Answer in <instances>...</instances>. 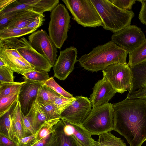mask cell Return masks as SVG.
Listing matches in <instances>:
<instances>
[{
  "label": "cell",
  "instance_id": "obj_1",
  "mask_svg": "<svg viewBox=\"0 0 146 146\" xmlns=\"http://www.w3.org/2000/svg\"><path fill=\"white\" fill-rule=\"evenodd\" d=\"M114 128L130 146H141L146 141V101L125 98L113 104Z\"/></svg>",
  "mask_w": 146,
  "mask_h": 146
},
{
  "label": "cell",
  "instance_id": "obj_2",
  "mask_svg": "<svg viewBox=\"0 0 146 146\" xmlns=\"http://www.w3.org/2000/svg\"><path fill=\"white\" fill-rule=\"evenodd\" d=\"M128 54L111 40L94 48L89 53L82 55L77 61L84 69L92 72H97L113 64H127Z\"/></svg>",
  "mask_w": 146,
  "mask_h": 146
},
{
  "label": "cell",
  "instance_id": "obj_3",
  "mask_svg": "<svg viewBox=\"0 0 146 146\" xmlns=\"http://www.w3.org/2000/svg\"><path fill=\"white\" fill-rule=\"evenodd\" d=\"M102 20L104 29L114 33L130 25L135 16L133 11L121 9L109 0H90Z\"/></svg>",
  "mask_w": 146,
  "mask_h": 146
},
{
  "label": "cell",
  "instance_id": "obj_4",
  "mask_svg": "<svg viewBox=\"0 0 146 146\" xmlns=\"http://www.w3.org/2000/svg\"><path fill=\"white\" fill-rule=\"evenodd\" d=\"M81 125L92 135L113 131V104L108 103L93 108Z\"/></svg>",
  "mask_w": 146,
  "mask_h": 146
},
{
  "label": "cell",
  "instance_id": "obj_5",
  "mask_svg": "<svg viewBox=\"0 0 146 146\" xmlns=\"http://www.w3.org/2000/svg\"><path fill=\"white\" fill-rule=\"evenodd\" d=\"M0 46L17 50L35 70L49 72L53 67L44 56L35 50L24 37L0 39Z\"/></svg>",
  "mask_w": 146,
  "mask_h": 146
},
{
  "label": "cell",
  "instance_id": "obj_6",
  "mask_svg": "<svg viewBox=\"0 0 146 146\" xmlns=\"http://www.w3.org/2000/svg\"><path fill=\"white\" fill-rule=\"evenodd\" d=\"M50 18L48 35L55 46L60 49L68 38L71 17L64 5L59 4L51 12Z\"/></svg>",
  "mask_w": 146,
  "mask_h": 146
},
{
  "label": "cell",
  "instance_id": "obj_7",
  "mask_svg": "<svg viewBox=\"0 0 146 146\" xmlns=\"http://www.w3.org/2000/svg\"><path fill=\"white\" fill-rule=\"evenodd\" d=\"M77 23L84 27L103 26L101 18L90 0H62Z\"/></svg>",
  "mask_w": 146,
  "mask_h": 146
},
{
  "label": "cell",
  "instance_id": "obj_8",
  "mask_svg": "<svg viewBox=\"0 0 146 146\" xmlns=\"http://www.w3.org/2000/svg\"><path fill=\"white\" fill-rule=\"evenodd\" d=\"M102 72L116 93L122 94L129 91L131 86L132 73L127 64H112Z\"/></svg>",
  "mask_w": 146,
  "mask_h": 146
},
{
  "label": "cell",
  "instance_id": "obj_9",
  "mask_svg": "<svg viewBox=\"0 0 146 146\" xmlns=\"http://www.w3.org/2000/svg\"><path fill=\"white\" fill-rule=\"evenodd\" d=\"M145 39L140 28L130 25L114 33L111 36V41L129 54L141 45Z\"/></svg>",
  "mask_w": 146,
  "mask_h": 146
},
{
  "label": "cell",
  "instance_id": "obj_10",
  "mask_svg": "<svg viewBox=\"0 0 146 146\" xmlns=\"http://www.w3.org/2000/svg\"><path fill=\"white\" fill-rule=\"evenodd\" d=\"M75 98L61 113L60 119L69 123L81 125L90 113L92 104L87 97L79 96Z\"/></svg>",
  "mask_w": 146,
  "mask_h": 146
},
{
  "label": "cell",
  "instance_id": "obj_11",
  "mask_svg": "<svg viewBox=\"0 0 146 146\" xmlns=\"http://www.w3.org/2000/svg\"><path fill=\"white\" fill-rule=\"evenodd\" d=\"M31 46L44 56L53 66L57 60V48L46 31L42 29L32 33L28 37Z\"/></svg>",
  "mask_w": 146,
  "mask_h": 146
},
{
  "label": "cell",
  "instance_id": "obj_12",
  "mask_svg": "<svg viewBox=\"0 0 146 146\" xmlns=\"http://www.w3.org/2000/svg\"><path fill=\"white\" fill-rule=\"evenodd\" d=\"M77 50L70 46L60 51V54L53 67L54 77L61 80H65L73 71L77 61Z\"/></svg>",
  "mask_w": 146,
  "mask_h": 146
},
{
  "label": "cell",
  "instance_id": "obj_13",
  "mask_svg": "<svg viewBox=\"0 0 146 146\" xmlns=\"http://www.w3.org/2000/svg\"><path fill=\"white\" fill-rule=\"evenodd\" d=\"M130 68L132 73V84L126 98L146 101V62Z\"/></svg>",
  "mask_w": 146,
  "mask_h": 146
},
{
  "label": "cell",
  "instance_id": "obj_14",
  "mask_svg": "<svg viewBox=\"0 0 146 146\" xmlns=\"http://www.w3.org/2000/svg\"><path fill=\"white\" fill-rule=\"evenodd\" d=\"M92 89L89 99L93 108L109 103L116 93L104 76L95 84Z\"/></svg>",
  "mask_w": 146,
  "mask_h": 146
},
{
  "label": "cell",
  "instance_id": "obj_15",
  "mask_svg": "<svg viewBox=\"0 0 146 146\" xmlns=\"http://www.w3.org/2000/svg\"><path fill=\"white\" fill-rule=\"evenodd\" d=\"M43 83L25 82L20 90L18 99L22 113L26 116L36 99L39 88Z\"/></svg>",
  "mask_w": 146,
  "mask_h": 146
},
{
  "label": "cell",
  "instance_id": "obj_16",
  "mask_svg": "<svg viewBox=\"0 0 146 146\" xmlns=\"http://www.w3.org/2000/svg\"><path fill=\"white\" fill-rule=\"evenodd\" d=\"M62 120L64 123V131L66 134L73 135L83 146H94L96 141L81 125Z\"/></svg>",
  "mask_w": 146,
  "mask_h": 146
},
{
  "label": "cell",
  "instance_id": "obj_17",
  "mask_svg": "<svg viewBox=\"0 0 146 146\" xmlns=\"http://www.w3.org/2000/svg\"><path fill=\"white\" fill-rule=\"evenodd\" d=\"M43 15L44 14L38 13L32 9H27L20 11L6 27L19 28H26L38 17Z\"/></svg>",
  "mask_w": 146,
  "mask_h": 146
},
{
  "label": "cell",
  "instance_id": "obj_18",
  "mask_svg": "<svg viewBox=\"0 0 146 146\" xmlns=\"http://www.w3.org/2000/svg\"><path fill=\"white\" fill-rule=\"evenodd\" d=\"M0 58L3 60L10 69L14 72L21 75L25 72L35 70L31 66L26 64L19 59L0 49Z\"/></svg>",
  "mask_w": 146,
  "mask_h": 146
},
{
  "label": "cell",
  "instance_id": "obj_19",
  "mask_svg": "<svg viewBox=\"0 0 146 146\" xmlns=\"http://www.w3.org/2000/svg\"><path fill=\"white\" fill-rule=\"evenodd\" d=\"M0 134H2L17 143L19 140L13 127L11 109L0 117Z\"/></svg>",
  "mask_w": 146,
  "mask_h": 146
},
{
  "label": "cell",
  "instance_id": "obj_20",
  "mask_svg": "<svg viewBox=\"0 0 146 146\" xmlns=\"http://www.w3.org/2000/svg\"><path fill=\"white\" fill-rule=\"evenodd\" d=\"M26 116L29 118L36 131L41 125L47 120L42 108L36 100L34 102L30 111Z\"/></svg>",
  "mask_w": 146,
  "mask_h": 146
},
{
  "label": "cell",
  "instance_id": "obj_21",
  "mask_svg": "<svg viewBox=\"0 0 146 146\" xmlns=\"http://www.w3.org/2000/svg\"><path fill=\"white\" fill-rule=\"evenodd\" d=\"M64 123L61 119L56 125L57 146H83L72 134H66L64 131Z\"/></svg>",
  "mask_w": 146,
  "mask_h": 146
},
{
  "label": "cell",
  "instance_id": "obj_22",
  "mask_svg": "<svg viewBox=\"0 0 146 146\" xmlns=\"http://www.w3.org/2000/svg\"><path fill=\"white\" fill-rule=\"evenodd\" d=\"M11 111L13 127L19 141L20 139L26 136L23 129L22 120V112L18 101L13 106L11 109Z\"/></svg>",
  "mask_w": 146,
  "mask_h": 146
},
{
  "label": "cell",
  "instance_id": "obj_23",
  "mask_svg": "<svg viewBox=\"0 0 146 146\" xmlns=\"http://www.w3.org/2000/svg\"><path fill=\"white\" fill-rule=\"evenodd\" d=\"M98 138L95 141L94 146H127L121 138L113 135L111 132L98 135Z\"/></svg>",
  "mask_w": 146,
  "mask_h": 146
},
{
  "label": "cell",
  "instance_id": "obj_24",
  "mask_svg": "<svg viewBox=\"0 0 146 146\" xmlns=\"http://www.w3.org/2000/svg\"><path fill=\"white\" fill-rule=\"evenodd\" d=\"M39 0H16L5 8L0 11V16L10 12L32 9Z\"/></svg>",
  "mask_w": 146,
  "mask_h": 146
},
{
  "label": "cell",
  "instance_id": "obj_25",
  "mask_svg": "<svg viewBox=\"0 0 146 146\" xmlns=\"http://www.w3.org/2000/svg\"><path fill=\"white\" fill-rule=\"evenodd\" d=\"M146 62V38L139 46L129 53L127 65L132 67Z\"/></svg>",
  "mask_w": 146,
  "mask_h": 146
},
{
  "label": "cell",
  "instance_id": "obj_26",
  "mask_svg": "<svg viewBox=\"0 0 146 146\" xmlns=\"http://www.w3.org/2000/svg\"><path fill=\"white\" fill-rule=\"evenodd\" d=\"M60 96L43 83L38 89L36 100L42 104L52 103L57 98Z\"/></svg>",
  "mask_w": 146,
  "mask_h": 146
},
{
  "label": "cell",
  "instance_id": "obj_27",
  "mask_svg": "<svg viewBox=\"0 0 146 146\" xmlns=\"http://www.w3.org/2000/svg\"><path fill=\"white\" fill-rule=\"evenodd\" d=\"M36 30L27 28H19L5 27L0 30V39L20 37L32 33Z\"/></svg>",
  "mask_w": 146,
  "mask_h": 146
},
{
  "label": "cell",
  "instance_id": "obj_28",
  "mask_svg": "<svg viewBox=\"0 0 146 146\" xmlns=\"http://www.w3.org/2000/svg\"><path fill=\"white\" fill-rule=\"evenodd\" d=\"M60 120L59 118L51 119L41 124L36 131V141L46 137L54 133L55 131L56 125Z\"/></svg>",
  "mask_w": 146,
  "mask_h": 146
},
{
  "label": "cell",
  "instance_id": "obj_29",
  "mask_svg": "<svg viewBox=\"0 0 146 146\" xmlns=\"http://www.w3.org/2000/svg\"><path fill=\"white\" fill-rule=\"evenodd\" d=\"M24 81L28 83H43L50 78L48 72L34 70L23 73Z\"/></svg>",
  "mask_w": 146,
  "mask_h": 146
},
{
  "label": "cell",
  "instance_id": "obj_30",
  "mask_svg": "<svg viewBox=\"0 0 146 146\" xmlns=\"http://www.w3.org/2000/svg\"><path fill=\"white\" fill-rule=\"evenodd\" d=\"M25 81L0 84V98L5 97L19 92Z\"/></svg>",
  "mask_w": 146,
  "mask_h": 146
},
{
  "label": "cell",
  "instance_id": "obj_31",
  "mask_svg": "<svg viewBox=\"0 0 146 146\" xmlns=\"http://www.w3.org/2000/svg\"><path fill=\"white\" fill-rule=\"evenodd\" d=\"M19 92L7 96L0 98V117L8 111L18 101Z\"/></svg>",
  "mask_w": 146,
  "mask_h": 146
},
{
  "label": "cell",
  "instance_id": "obj_32",
  "mask_svg": "<svg viewBox=\"0 0 146 146\" xmlns=\"http://www.w3.org/2000/svg\"><path fill=\"white\" fill-rule=\"evenodd\" d=\"M59 0H39L34 6L33 10L41 14L46 11H50L59 4Z\"/></svg>",
  "mask_w": 146,
  "mask_h": 146
},
{
  "label": "cell",
  "instance_id": "obj_33",
  "mask_svg": "<svg viewBox=\"0 0 146 146\" xmlns=\"http://www.w3.org/2000/svg\"><path fill=\"white\" fill-rule=\"evenodd\" d=\"M75 99V97L68 98L61 96L55 100L53 104L56 112L60 116L61 113Z\"/></svg>",
  "mask_w": 146,
  "mask_h": 146
},
{
  "label": "cell",
  "instance_id": "obj_34",
  "mask_svg": "<svg viewBox=\"0 0 146 146\" xmlns=\"http://www.w3.org/2000/svg\"><path fill=\"white\" fill-rule=\"evenodd\" d=\"M54 78V77H50L43 83L62 96L68 98L74 97L72 94L67 92L59 85L55 81Z\"/></svg>",
  "mask_w": 146,
  "mask_h": 146
},
{
  "label": "cell",
  "instance_id": "obj_35",
  "mask_svg": "<svg viewBox=\"0 0 146 146\" xmlns=\"http://www.w3.org/2000/svg\"><path fill=\"white\" fill-rule=\"evenodd\" d=\"M14 72L6 67H0V84L14 82Z\"/></svg>",
  "mask_w": 146,
  "mask_h": 146
},
{
  "label": "cell",
  "instance_id": "obj_36",
  "mask_svg": "<svg viewBox=\"0 0 146 146\" xmlns=\"http://www.w3.org/2000/svg\"><path fill=\"white\" fill-rule=\"evenodd\" d=\"M39 104L45 114L47 120L56 118L60 119V116L55 110L53 103L44 104Z\"/></svg>",
  "mask_w": 146,
  "mask_h": 146
},
{
  "label": "cell",
  "instance_id": "obj_37",
  "mask_svg": "<svg viewBox=\"0 0 146 146\" xmlns=\"http://www.w3.org/2000/svg\"><path fill=\"white\" fill-rule=\"evenodd\" d=\"M22 120L23 131L26 137L34 134L36 132L29 118L27 116L24 115L22 113Z\"/></svg>",
  "mask_w": 146,
  "mask_h": 146
},
{
  "label": "cell",
  "instance_id": "obj_38",
  "mask_svg": "<svg viewBox=\"0 0 146 146\" xmlns=\"http://www.w3.org/2000/svg\"><path fill=\"white\" fill-rule=\"evenodd\" d=\"M110 1L118 8L124 10L131 9L136 0H109Z\"/></svg>",
  "mask_w": 146,
  "mask_h": 146
},
{
  "label": "cell",
  "instance_id": "obj_39",
  "mask_svg": "<svg viewBox=\"0 0 146 146\" xmlns=\"http://www.w3.org/2000/svg\"><path fill=\"white\" fill-rule=\"evenodd\" d=\"M19 12H10L0 16V30L6 27Z\"/></svg>",
  "mask_w": 146,
  "mask_h": 146
},
{
  "label": "cell",
  "instance_id": "obj_40",
  "mask_svg": "<svg viewBox=\"0 0 146 146\" xmlns=\"http://www.w3.org/2000/svg\"><path fill=\"white\" fill-rule=\"evenodd\" d=\"M37 134H34L21 138L19 139L17 146H31L36 141Z\"/></svg>",
  "mask_w": 146,
  "mask_h": 146
},
{
  "label": "cell",
  "instance_id": "obj_41",
  "mask_svg": "<svg viewBox=\"0 0 146 146\" xmlns=\"http://www.w3.org/2000/svg\"><path fill=\"white\" fill-rule=\"evenodd\" d=\"M0 49L3 50L14 57L19 59L26 64L31 66L21 56L18 51L16 49L13 48H6L1 46H0Z\"/></svg>",
  "mask_w": 146,
  "mask_h": 146
},
{
  "label": "cell",
  "instance_id": "obj_42",
  "mask_svg": "<svg viewBox=\"0 0 146 146\" xmlns=\"http://www.w3.org/2000/svg\"><path fill=\"white\" fill-rule=\"evenodd\" d=\"M141 2V7L139 15V19L141 23L146 25V0H137Z\"/></svg>",
  "mask_w": 146,
  "mask_h": 146
},
{
  "label": "cell",
  "instance_id": "obj_43",
  "mask_svg": "<svg viewBox=\"0 0 146 146\" xmlns=\"http://www.w3.org/2000/svg\"><path fill=\"white\" fill-rule=\"evenodd\" d=\"M44 15L40 16L36 20L29 24L26 28L37 29L43 25V22L45 20L44 18Z\"/></svg>",
  "mask_w": 146,
  "mask_h": 146
},
{
  "label": "cell",
  "instance_id": "obj_44",
  "mask_svg": "<svg viewBox=\"0 0 146 146\" xmlns=\"http://www.w3.org/2000/svg\"><path fill=\"white\" fill-rule=\"evenodd\" d=\"M0 146H17V143L4 135L0 134Z\"/></svg>",
  "mask_w": 146,
  "mask_h": 146
},
{
  "label": "cell",
  "instance_id": "obj_45",
  "mask_svg": "<svg viewBox=\"0 0 146 146\" xmlns=\"http://www.w3.org/2000/svg\"><path fill=\"white\" fill-rule=\"evenodd\" d=\"M16 0H0V11L5 8Z\"/></svg>",
  "mask_w": 146,
  "mask_h": 146
},
{
  "label": "cell",
  "instance_id": "obj_46",
  "mask_svg": "<svg viewBox=\"0 0 146 146\" xmlns=\"http://www.w3.org/2000/svg\"><path fill=\"white\" fill-rule=\"evenodd\" d=\"M1 66L8 67L6 63L3 61V60L0 58V67Z\"/></svg>",
  "mask_w": 146,
  "mask_h": 146
}]
</instances>
